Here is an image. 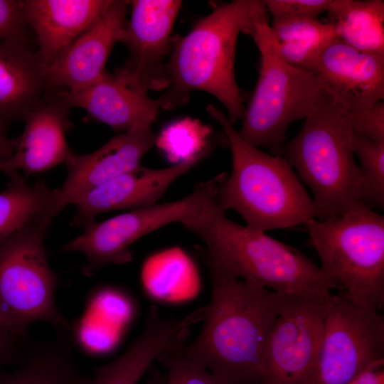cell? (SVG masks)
Segmentation results:
<instances>
[{"label": "cell", "mask_w": 384, "mask_h": 384, "mask_svg": "<svg viewBox=\"0 0 384 384\" xmlns=\"http://www.w3.org/2000/svg\"><path fill=\"white\" fill-rule=\"evenodd\" d=\"M151 127H140L115 136L97 150L73 154L65 161L68 174L62 186L55 189L46 208L36 216L50 224L68 205L105 182L139 166L154 144Z\"/></svg>", "instance_id": "13"}, {"label": "cell", "mask_w": 384, "mask_h": 384, "mask_svg": "<svg viewBox=\"0 0 384 384\" xmlns=\"http://www.w3.org/2000/svg\"><path fill=\"white\" fill-rule=\"evenodd\" d=\"M223 128L232 151V171L215 196L223 210H233L257 231L306 225L316 218L311 197L288 161L244 141L219 109L207 107Z\"/></svg>", "instance_id": "4"}, {"label": "cell", "mask_w": 384, "mask_h": 384, "mask_svg": "<svg viewBox=\"0 0 384 384\" xmlns=\"http://www.w3.org/2000/svg\"><path fill=\"white\" fill-rule=\"evenodd\" d=\"M31 35L26 18L24 1L0 0V41L31 44Z\"/></svg>", "instance_id": "31"}, {"label": "cell", "mask_w": 384, "mask_h": 384, "mask_svg": "<svg viewBox=\"0 0 384 384\" xmlns=\"http://www.w3.org/2000/svg\"><path fill=\"white\" fill-rule=\"evenodd\" d=\"M346 112L326 95L284 148V158L309 188L316 218L342 215L363 203L361 176Z\"/></svg>", "instance_id": "5"}, {"label": "cell", "mask_w": 384, "mask_h": 384, "mask_svg": "<svg viewBox=\"0 0 384 384\" xmlns=\"http://www.w3.org/2000/svg\"><path fill=\"white\" fill-rule=\"evenodd\" d=\"M49 225L36 215L0 241V320L18 336H29L28 327L39 321L58 333L70 329L55 301L58 277L44 247Z\"/></svg>", "instance_id": "8"}, {"label": "cell", "mask_w": 384, "mask_h": 384, "mask_svg": "<svg viewBox=\"0 0 384 384\" xmlns=\"http://www.w3.org/2000/svg\"><path fill=\"white\" fill-rule=\"evenodd\" d=\"M129 4L128 1H112L101 15L56 57L47 68L49 90L74 91L100 78L127 23Z\"/></svg>", "instance_id": "15"}, {"label": "cell", "mask_w": 384, "mask_h": 384, "mask_svg": "<svg viewBox=\"0 0 384 384\" xmlns=\"http://www.w3.org/2000/svg\"><path fill=\"white\" fill-rule=\"evenodd\" d=\"M353 132L360 136L384 143V102L356 111L346 112Z\"/></svg>", "instance_id": "34"}, {"label": "cell", "mask_w": 384, "mask_h": 384, "mask_svg": "<svg viewBox=\"0 0 384 384\" xmlns=\"http://www.w3.org/2000/svg\"><path fill=\"white\" fill-rule=\"evenodd\" d=\"M146 384H164V380L161 376L154 374L149 376Z\"/></svg>", "instance_id": "38"}, {"label": "cell", "mask_w": 384, "mask_h": 384, "mask_svg": "<svg viewBox=\"0 0 384 384\" xmlns=\"http://www.w3.org/2000/svg\"><path fill=\"white\" fill-rule=\"evenodd\" d=\"M323 272L350 297L384 306V216L364 203L306 225Z\"/></svg>", "instance_id": "7"}, {"label": "cell", "mask_w": 384, "mask_h": 384, "mask_svg": "<svg viewBox=\"0 0 384 384\" xmlns=\"http://www.w3.org/2000/svg\"><path fill=\"white\" fill-rule=\"evenodd\" d=\"M112 288L96 291L82 316L71 325L72 339L87 353L100 355L113 348L133 314L130 300Z\"/></svg>", "instance_id": "22"}, {"label": "cell", "mask_w": 384, "mask_h": 384, "mask_svg": "<svg viewBox=\"0 0 384 384\" xmlns=\"http://www.w3.org/2000/svg\"><path fill=\"white\" fill-rule=\"evenodd\" d=\"M384 361L375 363L346 384H384Z\"/></svg>", "instance_id": "36"}, {"label": "cell", "mask_w": 384, "mask_h": 384, "mask_svg": "<svg viewBox=\"0 0 384 384\" xmlns=\"http://www.w3.org/2000/svg\"><path fill=\"white\" fill-rule=\"evenodd\" d=\"M203 262L210 274L211 299L201 331L182 348L226 384H260L265 345L285 294Z\"/></svg>", "instance_id": "1"}, {"label": "cell", "mask_w": 384, "mask_h": 384, "mask_svg": "<svg viewBox=\"0 0 384 384\" xmlns=\"http://www.w3.org/2000/svg\"><path fill=\"white\" fill-rule=\"evenodd\" d=\"M331 294H285L265 345L260 384H319L317 364Z\"/></svg>", "instance_id": "11"}, {"label": "cell", "mask_w": 384, "mask_h": 384, "mask_svg": "<svg viewBox=\"0 0 384 384\" xmlns=\"http://www.w3.org/2000/svg\"><path fill=\"white\" fill-rule=\"evenodd\" d=\"M266 13L262 1L235 0L199 20L176 44L166 65L169 85L158 99L160 107L183 105L191 92L202 90L224 105L232 124L242 120L245 107L234 70L237 41Z\"/></svg>", "instance_id": "3"}, {"label": "cell", "mask_w": 384, "mask_h": 384, "mask_svg": "<svg viewBox=\"0 0 384 384\" xmlns=\"http://www.w3.org/2000/svg\"><path fill=\"white\" fill-rule=\"evenodd\" d=\"M277 42L331 41L337 38L334 23L313 18L273 19L270 25Z\"/></svg>", "instance_id": "30"}, {"label": "cell", "mask_w": 384, "mask_h": 384, "mask_svg": "<svg viewBox=\"0 0 384 384\" xmlns=\"http://www.w3.org/2000/svg\"><path fill=\"white\" fill-rule=\"evenodd\" d=\"M6 174L9 181L0 192V241L43 212L54 192L43 181L30 185L18 171Z\"/></svg>", "instance_id": "26"}, {"label": "cell", "mask_w": 384, "mask_h": 384, "mask_svg": "<svg viewBox=\"0 0 384 384\" xmlns=\"http://www.w3.org/2000/svg\"><path fill=\"white\" fill-rule=\"evenodd\" d=\"M141 280L149 296L168 303L191 300L201 288L196 265L187 253L176 247L148 257L142 267Z\"/></svg>", "instance_id": "24"}, {"label": "cell", "mask_w": 384, "mask_h": 384, "mask_svg": "<svg viewBox=\"0 0 384 384\" xmlns=\"http://www.w3.org/2000/svg\"><path fill=\"white\" fill-rule=\"evenodd\" d=\"M58 90L70 107L84 109L90 118L117 132L151 127L161 108L158 100L137 92L106 70L83 88Z\"/></svg>", "instance_id": "19"}, {"label": "cell", "mask_w": 384, "mask_h": 384, "mask_svg": "<svg viewBox=\"0 0 384 384\" xmlns=\"http://www.w3.org/2000/svg\"><path fill=\"white\" fill-rule=\"evenodd\" d=\"M208 128L198 121L186 118L175 122L161 132L156 139L158 146L174 164L205 155Z\"/></svg>", "instance_id": "28"}, {"label": "cell", "mask_w": 384, "mask_h": 384, "mask_svg": "<svg viewBox=\"0 0 384 384\" xmlns=\"http://www.w3.org/2000/svg\"><path fill=\"white\" fill-rule=\"evenodd\" d=\"M333 0H264L273 19L286 18H313L328 12Z\"/></svg>", "instance_id": "32"}, {"label": "cell", "mask_w": 384, "mask_h": 384, "mask_svg": "<svg viewBox=\"0 0 384 384\" xmlns=\"http://www.w3.org/2000/svg\"><path fill=\"white\" fill-rule=\"evenodd\" d=\"M215 196L183 224L204 242L206 247L198 249L203 261L281 294H326L338 289L296 248L229 219Z\"/></svg>", "instance_id": "2"}, {"label": "cell", "mask_w": 384, "mask_h": 384, "mask_svg": "<svg viewBox=\"0 0 384 384\" xmlns=\"http://www.w3.org/2000/svg\"><path fill=\"white\" fill-rule=\"evenodd\" d=\"M18 144L17 138L11 139L0 127V163L7 161L14 154Z\"/></svg>", "instance_id": "37"}, {"label": "cell", "mask_w": 384, "mask_h": 384, "mask_svg": "<svg viewBox=\"0 0 384 384\" xmlns=\"http://www.w3.org/2000/svg\"><path fill=\"white\" fill-rule=\"evenodd\" d=\"M112 0H26L27 23L48 68L84 32Z\"/></svg>", "instance_id": "20"}, {"label": "cell", "mask_w": 384, "mask_h": 384, "mask_svg": "<svg viewBox=\"0 0 384 384\" xmlns=\"http://www.w3.org/2000/svg\"><path fill=\"white\" fill-rule=\"evenodd\" d=\"M311 72L324 94L346 112L384 99V57L359 51L338 38L324 48Z\"/></svg>", "instance_id": "14"}, {"label": "cell", "mask_w": 384, "mask_h": 384, "mask_svg": "<svg viewBox=\"0 0 384 384\" xmlns=\"http://www.w3.org/2000/svg\"><path fill=\"white\" fill-rule=\"evenodd\" d=\"M197 309L186 316L163 318L151 307L143 331L119 357L95 369L90 377L82 376L79 384H138L163 352L185 343L190 327L202 320Z\"/></svg>", "instance_id": "18"}, {"label": "cell", "mask_w": 384, "mask_h": 384, "mask_svg": "<svg viewBox=\"0 0 384 384\" xmlns=\"http://www.w3.org/2000/svg\"><path fill=\"white\" fill-rule=\"evenodd\" d=\"M224 177L222 174L200 183L178 201L134 209L101 222L92 220L85 225L83 233L63 245L61 251L83 253L87 262L82 272L87 277L109 264L127 262L132 243L168 224L183 225L216 196Z\"/></svg>", "instance_id": "9"}, {"label": "cell", "mask_w": 384, "mask_h": 384, "mask_svg": "<svg viewBox=\"0 0 384 384\" xmlns=\"http://www.w3.org/2000/svg\"><path fill=\"white\" fill-rule=\"evenodd\" d=\"M201 159L186 161L159 169L140 165L105 182L74 201L76 212L71 225H85L105 212L134 210L155 204L176 179Z\"/></svg>", "instance_id": "17"}, {"label": "cell", "mask_w": 384, "mask_h": 384, "mask_svg": "<svg viewBox=\"0 0 384 384\" xmlns=\"http://www.w3.org/2000/svg\"><path fill=\"white\" fill-rule=\"evenodd\" d=\"M183 344L157 357L166 370L165 384H226L188 357L182 348Z\"/></svg>", "instance_id": "29"}, {"label": "cell", "mask_w": 384, "mask_h": 384, "mask_svg": "<svg viewBox=\"0 0 384 384\" xmlns=\"http://www.w3.org/2000/svg\"><path fill=\"white\" fill-rule=\"evenodd\" d=\"M331 41L290 42L276 41L277 52L279 57L289 65L311 71L315 60Z\"/></svg>", "instance_id": "33"}, {"label": "cell", "mask_w": 384, "mask_h": 384, "mask_svg": "<svg viewBox=\"0 0 384 384\" xmlns=\"http://www.w3.org/2000/svg\"><path fill=\"white\" fill-rule=\"evenodd\" d=\"M328 14L338 38L359 51L384 57L383 0H333Z\"/></svg>", "instance_id": "25"}, {"label": "cell", "mask_w": 384, "mask_h": 384, "mask_svg": "<svg viewBox=\"0 0 384 384\" xmlns=\"http://www.w3.org/2000/svg\"><path fill=\"white\" fill-rule=\"evenodd\" d=\"M48 91L47 68L37 50L0 41V127L24 119Z\"/></svg>", "instance_id": "21"}, {"label": "cell", "mask_w": 384, "mask_h": 384, "mask_svg": "<svg viewBox=\"0 0 384 384\" xmlns=\"http://www.w3.org/2000/svg\"><path fill=\"white\" fill-rule=\"evenodd\" d=\"M34 343L29 336L13 334L0 320V370L18 363Z\"/></svg>", "instance_id": "35"}, {"label": "cell", "mask_w": 384, "mask_h": 384, "mask_svg": "<svg viewBox=\"0 0 384 384\" xmlns=\"http://www.w3.org/2000/svg\"><path fill=\"white\" fill-rule=\"evenodd\" d=\"M268 18L269 13L255 18L248 33L260 52V68L238 132L248 144L269 148L279 155L289 126L304 119L326 95L314 73L279 57Z\"/></svg>", "instance_id": "6"}, {"label": "cell", "mask_w": 384, "mask_h": 384, "mask_svg": "<svg viewBox=\"0 0 384 384\" xmlns=\"http://www.w3.org/2000/svg\"><path fill=\"white\" fill-rule=\"evenodd\" d=\"M352 148L360 163L361 200L368 207L384 208V143L353 132Z\"/></svg>", "instance_id": "27"}, {"label": "cell", "mask_w": 384, "mask_h": 384, "mask_svg": "<svg viewBox=\"0 0 384 384\" xmlns=\"http://www.w3.org/2000/svg\"><path fill=\"white\" fill-rule=\"evenodd\" d=\"M71 107L59 90H49L24 119L22 134L14 154L0 163L5 173L21 170L26 175L48 171L62 163L74 152L65 137L70 127Z\"/></svg>", "instance_id": "16"}, {"label": "cell", "mask_w": 384, "mask_h": 384, "mask_svg": "<svg viewBox=\"0 0 384 384\" xmlns=\"http://www.w3.org/2000/svg\"><path fill=\"white\" fill-rule=\"evenodd\" d=\"M70 333H58L50 341L34 343L9 371L0 370V384H79L72 358Z\"/></svg>", "instance_id": "23"}, {"label": "cell", "mask_w": 384, "mask_h": 384, "mask_svg": "<svg viewBox=\"0 0 384 384\" xmlns=\"http://www.w3.org/2000/svg\"><path fill=\"white\" fill-rule=\"evenodd\" d=\"M343 290L331 294L317 364L319 384H346L384 361V317Z\"/></svg>", "instance_id": "10"}, {"label": "cell", "mask_w": 384, "mask_h": 384, "mask_svg": "<svg viewBox=\"0 0 384 384\" xmlns=\"http://www.w3.org/2000/svg\"><path fill=\"white\" fill-rule=\"evenodd\" d=\"M131 17L119 42L128 58L114 75L137 92L162 90L169 85L164 59L171 49L170 36L182 2L177 0H134Z\"/></svg>", "instance_id": "12"}]
</instances>
